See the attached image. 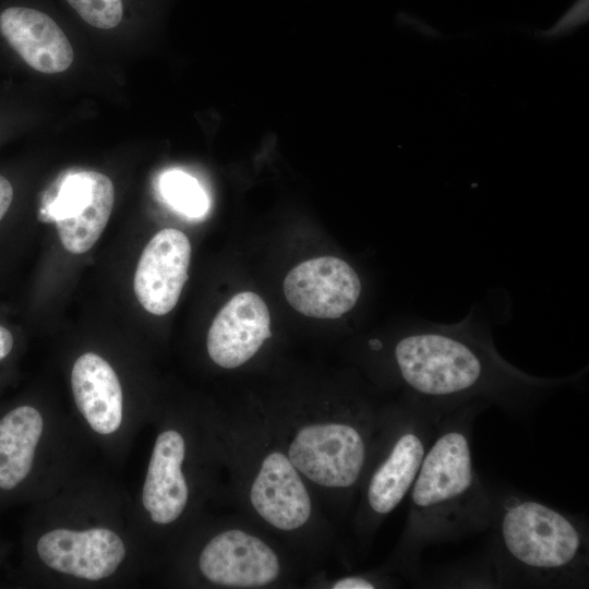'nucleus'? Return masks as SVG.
Here are the masks:
<instances>
[{"label":"nucleus","mask_w":589,"mask_h":589,"mask_svg":"<svg viewBox=\"0 0 589 589\" xmlns=\"http://www.w3.org/2000/svg\"><path fill=\"white\" fill-rule=\"evenodd\" d=\"M389 360L402 397L445 411L479 404L522 416L584 373L549 378L522 372L500 354L490 332L471 317L417 324L396 339Z\"/></svg>","instance_id":"1"},{"label":"nucleus","mask_w":589,"mask_h":589,"mask_svg":"<svg viewBox=\"0 0 589 589\" xmlns=\"http://www.w3.org/2000/svg\"><path fill=\"white\" fill-rule=\"evenodd\" d=\"M488 409L469 405L445 413L408 493L409 514L394 565L418 577L423 551L489 530L495 492L473 466L472 425Z\"/></svg>","instance_id":"2"},{"label":"nucleus","mask_w":589,"mask_h":589,"mask_svg":"<svg viewBox=\"0 0 589 589\" xmlns=\"http://www.w3.org/2000/svg\"><path fill=\"white\" fill-rule=\"evenodd\" d=\"M489 530L481 584L588 587L589 534L584 518L519 493H495Z\"/></svg>","instance_id":"3"},{"label":"nucleus","mask_w":589,"mask_h":589,"mask_svg":"<svg viewBox=\"0 0 589 589\" xmlns=\"http://www.w3.org/2000/svg\"><path fill=\"white\" fill-rule=\"evenodd\" d=\"M449 411L401 397L390 407L363 478L359 528L371 532L408 495L442 417Z\"/></svg>","instance_id":"4"},{"label":"nucleus","mask_w":589,"mask_h":589,"mask_svg":"<svg viewBox=\"0 0 589 589\" xmlns=\"http://www.w3.org/2000/svg\"><path fill=\"white\" fill-rule=\"evenodd\" d=\"M386 413L377 416L364 406L335 420L301 426L286 455L299 473L315 484L352 492L363 481Z\"/></svg>","instance_id":"5"},{"label":"nucleus","mask_w":589,"mask_h":589,"mask_svg":"<svg viewBox=\"0 0 589 589\" xmlns=\"http://www.w3.org/2000/svg\"><path fill=\"white\" fill-rule=\"evenodd\" d=\"M115 204V187L106 175L85 169L62 172L44 192L38 220L55 223L63 248L87 252L100 238Z\"/></svg>","instance_id":"6"},{"label":"nucleus","mask_w":589,"mask_h":589,"mask_svg":"<svg viewBox=\"0 0 589 589\" xmlns=\"http://www.w3.org/2000/svg\"><path fill=\"white\" fill-rule=\"evenodd\" d=\"M361 291L356 269L345 260L329 255L301 262L284 279L289 304L315 318L341 317L356 306Z\"/></svg>","instance_id":"7"},{"label":"nucleus","mask_w":589,"mask_h":589,"mask_svg":"<svg viewBox=\"0 0 589 589\" xmlns=\"http://www.w3.org/2000/svg\"><path fill=\"white\" fill-rule=\"evenodd\" d=\"M199 568L211 582L229 588H260L280 574L276 552L262 539L240 529L212 538L199 556Z\"/></svg>","instance_id":"8"},{"label":"nucleus","mask_w":589,"mask_h":589,"mask_svg":"<svg viewBox=\"0 0 589 589\" xmlns=\"http://www.w3.org/2000/svg\"><path fill=\"white\" fill-rule=\"evenodd\" d=\"M121 538L108 528H58L37 542L39 558L51 569L76 578L100 580L111 576L125 557Z\"/></svg>","instance_id":"9"},{"label":"nucleus","mask_w":589,"mask_h":589,"mask_svg":"<svg viewBox=\"0 0 589 589\" xmlns=\"http://www.w3.org/2000/svg\"><path fill=\"white\" fill-rule=\"evenodd\" d=\"M190 259V241L178 229H163L149 240L134 274L135 296L147 312L165 315L176 306L188 279Z\"/></svg>","instance_id":"10"},{"label":"nucleus","mask_w":589,"mask_h":589,"mask_svg":"<svg viewBox=\"0 0 589 589\" xmlns=\"http://www.w3.org/2000/svg\"><path fill=\"white\" fill-rule=\"evenodd\" d=\"M250 502L256 514L281 531L303 527L312 514V501L299 471L287 455L267 453L250 486Z\"/></svg>","instance_id":"11"},{"label":"nucleus","mask_w":589,"mask_h":589,"mask_svg":"<svg viewBox=\"0 0 589 589\" xmlns=\"http://www.w3.org/2000/svg\"><path fill=\"white\" fill-rule=\"evenodd\" d=\"M271 337L269 311L256 293L233 296L214 318L206 339L207 352L219 366L235 369L249 361Z\"/></svg>","instance_id":"12"},{"label":"nucleus","mask_w":589,"mask_h":589,"mask_svg":"<svg viewBox=\"0 0 589 589\" xmlns=\"http://www.w3.org/2000/svg\"><path fill=\"white\" fill-rule=\"evenodd\" d=\"M0 32L26 64L38 72L60 73L73 62V49L65 34L41 11L8 8L0 14Z\"/></svg>","instance_id":"13"},{"label":"nucleus","mask_w":589,"mask_h":589,"mask_svg":"<svg viewBox=\"0 0 589 589\" xmlns=\"http://www.w3.org/2000/svg\"><path fill=\"white\" fill-rule=\"evenodd\" d=\"M184 457L180 432L166 430L157 436L142 491L143 506L156 524L176 521L188 504L189 488L181 469Z\"/></svg>","instance_id":"14"},{"label":"nucleus","mask_w":589,"mask_h":589,"mask_svg":"<svg viewBox=\"0 0 589 589\" xmlns=\"http://www.w3.org/2000/svg\"><path fill=\"white\" fill-rule=\"evenodd\" d=\"M71 386L75 405L99 434L116 432L122 422L123 396L112 366L100 356L86 352L73 364Z\"/></svg>","instance_id":"15"},{"label":"nucleus","mask_w":589,"mask_h":589,"mask_svg":"<svg viewBox=\"0 0 589 589\" xmlns=\"http://www.w3.org/2000/svg\"><path fill=\"white\" fill-rule=\"evenodd\" d=\"M43 429L41 414L31 406L17 407L0 420V489L11 490L27 477Z\"/></svg>","instance_id":"16"},{"label":"nucleus","mask_w":589,"mask_h":589,"mask_svg":"<svg viewBox=\"0 0 589 589\" xmlns=\"http://www.w3.org/2000/svg\"><path fill=\"white\" fill-rule=\"evenodd\" d=\"M160 191L167 203L184 216L201 218L209 208V200L203 187L184 171L165 172L160 178Z\"/></svg>","instance_id":"17"},{"label":"nucleus","mask_w":589,"mask_h":589,"mask_svg":"<svg viewBox=\"0 0 589 589\" xmlns=\"http://www.w3.org/2000/svg\"><path fill=\"white\" fill-rule=\"evenodd\" d=\"M89 25L100 29L116 27L123 15L122 0H67Z\"/></svg>","instance_id":"18"},{"label":"nucleus","mask_w":589,"mask_h":589,"mask_svg":"<svg viewBox=\"0 0 589 589\" xmlns=\"http://www.w3.org/2000/svg\"><path fill=\"white\" fill-rule=\"evenodd\" d=\"M376 581L368 576L351 575L345 576L332 585L333 589H374Z\"/></svg>","instance_id":"19"},{"label":"nucleus","mask_w":589,"mask_h":589,"mask_svg":"<svg viewBox=\"0 0 589 589\" xmlns=\"http://www.w3.org/2000/svg\"><path fill=\"white\" fill-rule=\"evenodd\" d=\"M13 200V188L8 179L0 175V220L7 214Z\"/></svg>","instance_id":"20"},{"label":"nucleus","mask_w":589,"mask_h":589,"mask_svg":"<svg viewBox=\"0 0 589 589\" xmlns=\"http://www.w3.org/2000/svg\"><path fill=\"white\" fill-rule=\"evenodd\" d=\"M13 347L12 334L0 325V360L4 359Z\"/></svg>","instance_id":"21"}]
</instances>
